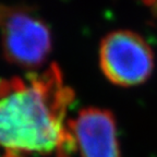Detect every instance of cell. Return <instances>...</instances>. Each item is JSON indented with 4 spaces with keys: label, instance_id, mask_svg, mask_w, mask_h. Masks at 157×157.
I'll return each instance as SVG.
<instances>
[{
    "label": "cell",
    "instance_id": "6da1fadb",
    "mask_svg": "<svg viewBox=\"0 0 157 157\" xmlns=\"http://www.w3.org/2000/svg\"><path fill=\"white\" fill-rule=\"evenodd\" d=\"M74 101L57 63L42 72L0 78V147L8 157H71L67 113Z\"/></svg>",
    "mask_w": 157,
    "mask_h": 157
},
{
    "label": "cell",
    "instance_id": "7a4b0ae2",
    "mask_svg": "<svg viewBox=\"0 0 157 157\" xmlns=\"http://www.w3.org/2000/svg\"><path fill=\"white\" fill-rule=\"evenodd\" d=\"M6 60L24 69L42 67L52 52V33L42 17L22 7H3L0 20Z\"/></svg>",
    "mask_w": 157,
    "mask_h": 157
},
{
    "label": "cell",
    "instance_id": "3957f363",
    "mask_svg": "<svg viewBox=\"0 0 157 157\" xmlns=\"http://www.w3.org/2000/svg\"><path fill=\"white\" fill-rule=\"evenodd\" d=\"M99 67L115 85H140L154 70V55L142 36L132 31L119 29L109 33L101 40Z\"/></svg>",
    "mask_w": 157,
    "mask_h": 157
},
{
    "label": "cell",
    "instance_id": "277c9868",
    "mask_svg": "<svg viewBox=\"0 0 157 157\" xmlns=\"http://www.w3.org/2000/svg\"><path fill=\"white\" fill-rule=\"evenodd\" d=\"M68 128L80 157H121L115 116L107 109L84 108Z\"/></svg>",
    "mask_w": 157,
    "mask_h": 157
},
{
    "label": "cell",
    "instance_id": "5b68a950",
    "mask_svg": "<svg viewBox=\"0 0 157 157\" xmlns=\"http://www.w3.org/2000/svg\"><path fill=\"white\" fill-rule=\"evenodd\" d=\"M2 11H3V7L0 6V19H1V15H2Z\"/></svg>",
    "mask_w": 157,
    "mask_h": 157
},
{
    "label": "cell",
    "instance_id": "8992f818",
    "mask_svg": "<svg viewBox=\"0 0 157 157\" xmlns=\"http://www.w3.org/2000/svg\"><path fill=\"white\" fill-rule=\"evenodd\" d=\"M0 157H8V156H6V155H5V156H1V155H0Z\"/></svg>",
    "mask_w": 157,
    "mask_h": 157
}]
</instances>
